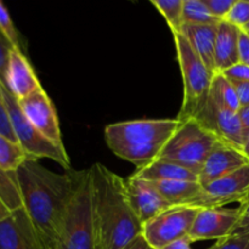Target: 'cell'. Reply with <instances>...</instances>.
<instances>
[{"label": "cell", "instance_id": "cell-1", "mask_svg": "<svg viewBox=\"0 0 249 249\" xmlns=\"http://www.w3.org/2000/svg\"><path fill=\"white\" fill-rule=\"evenodd\" d=\"M22 206L48 249H56L61 225L77 182V173H58L27 160L15 173Z\"/></svg>", "mask_w": 249, "mask_h": 249}, {"label": "cell", "instance_id": "cell-2", "mask_svg": "<svg viewBox=\"0 0 249 249\" xmlns=\"http://www.w3.org/2000/svg\"><path fill=\"white\" fill-rule=\"evenodd\" d=\"M97 249H124L142 235V224L134 213L125 180L101 163L89 169Z\"/></svg>", "mask_w": 249, "mask_h": 249}, {"label": "cell", "instance_id": "cell-3", "mask_svg": "<svg viewBox=\"0 0 249 249\" xmlns=\"http://www.w3.org/2000/svg\"><path fill=\"white\" fill-rule=\"evenodd\" d=\"M179 125L177 118L119 122L105 128V140L117 157L141 169L160 157Z\"/></svg>", "mask_w": 249, "mask_h": 249}, {"label": "cell", "instance_id": "cell-4", "mask_svg": "<svg viewBox=\"0 0 249 249\" xmlns=\"http://www.w3.org/2000/svg\"><path fill=\"white\" fill-rule=\"evenodd\" d=\"M56 249H97L89 169L77 172V182L63 216Z\"/></svg>", "mask_w": 249, "mask_h": 249}, {"label": "cell", "instance_id": "cell-5", "mask_svg": "<svg viewBox=\"0 0 249 249\" xmlns=\"http://www.w3.org/2000/svg\"><path fill=\"white\" fill-rule=\"evenodd\" d=\"M173 38L184 84L181 108L177 119L185 122L195 118L206 105L215 73L209 71L181 33L173 34Z\"/></svg>", "mask_w": 249, "mask_h": 249}, {"label": "cell", "instance_id": "cell-6", "mask_svg": "<svg viewBox=\"0 0 249 249\" xmlns=\"http://www.w3.org/2000/svg\"><path fill=\"white\" fill-rule=\"evenodd\" d=\"M219 142L220 141L196 119H187L180 122L158 158L178 163L199 174L206 160Z\"/></svg>", "mask_w": 249, "mask_h": 249}, {"label": "cell", "instance_id": "cell-7", "mask_svg": "<svg viewBox=\"0 0 249 249\" xmlns=\"http://www.w3.org/2000/svg\"><path fill=\"white\" fill-rule=\"evenodd\" d=\"M4 97L9 112L10 123L15 139L24 150L29 160L46 158L70 170L71 162L65 146H58L36 130L22 113L16 97L4 85Z\"/></svg>", "mask_w": 249, "mask_h": 249}, {"label": "cell", "instance_id": "cell-8", "mask_svg": "<svg viewBox=\"0 0 249 249\" xmlns=\"http://www.w3.org/2000/svg\"><path fill=\"white\" fill-rule=\"evenodd\" d=\"M199 208L173 206L143 224L142 236L153 249H160L179 238L187 237Z\"/></svg>", "mask_w": 249, "mask_h": 249}, {"label": "cell", "instance_id": "cell-9", "mask_svg": "<svg viewBox=\"0 0 249 249\" xmlns=\"http://www.w3.org/2000/svg\"><path fill=\"white\" fill-rule=\"evenodd\" d=\"M249 192V164L245 165L235 173L216 181L208 186L202 187V191L196 198L192 199L186 206L204 208H223L225 204L238 202L243 203Z\"/></svg>", "mask_w": 249, "mask_h": 249}, {"label": "cell", "instance_id": "cell-10", "mask_svg": "<svg viewBox=\"0 0 249 249\" xmlns=\"http://www.w3.org/2000/svg\"><path fill=\"white\" fill-rule=\"evenodd\" d=\"M195 119L203 128L211 131L220 142L243 151L246 136L237 112L221 108L208 97L206 105Z\"/></svg>", "mask_w": 249, "mask_h": 249}, {"label": "cell", "instance_id": "cell-11", "mask_svg": "<svg viewBox=\"0 0 249 249\" xmlns=\"http://www.w3.org/2000/svg\"><path fill=\"white\" fill-rule=\"evenodd\" d=\"M17 102L22 113L36 130L56 145L63 146L57 112L43 88Z\"/></svg>", "mask_w": 249, "mask_h": 249}, {"label": "cell", "instance_id": "cell-12", "mask_svg": "<svg viewBox=\"0 0 249 249\" xmlns=\"http://www.w3.org/2000/svg\"><path fill=\"white\" fill-rule=\"evenodd\" d=\"M238 218V208L199 209L190 230L189 238L191 242L202 240H220L232 233Z\"/></svg>", "mask_w": 249, "mask_h": 249}, {"label": "cell", "instance_id": "cell-13", "mask_svg": "<svg viewBox=\"0 0 249 249\" xmlns=\"http://www.w3.org/2000/svg\"><path fill=\"white\" fill-rule=\"evenodd\" d=\"M0 249H48L23 208L0 221Z\"/></svg>", "mask_w": 249, "mask_h": 249}, {"label": "cell", "instance_id": "cell-14", "mask_svg": "<svg viewBox=\"0 0 249 249\" xmlns=\"http://www.w3.org/2000/svg\"><path fill=\"white\" fill-rule=\"evenodd\" d=\"M247 164L249 158L242 150L219 142L204 162L198 174V182L202 187H206Z\"/></svg>", "mask_w": 249, "mask_h": 249}, {"label": "cell", "instance_id": "cell-15", "mask_svg": "<svg viewBox=\"0 0 249 249\" xmlns=\"http://www.w3.org/2000/svg\"><path fill=\"white\" fill-rule=\"evenodd\" d=\"M125 187L131 208L142 226L165 209L173 207L163 198L152 182L147 180L131 175L125 180Z\"/></svg>", "mask_w": 249, "mask_h": 249}, {"label": "cell", "instance_id": "cell-16", "mask_svg": "<svg viewBox=\"0 0 249 249\" xmlns=\"http://www.w3.org/2000/svg\"><path fill=\"white\" fill-rule=\"evenodd\" d=\"M5 87L16 100L24 99L43 88L21 48H14L10 53L5 74Z\"/></svg>", "mask_w": 249, "mask_h": 249}, {"label": "cell", "instance_id": "cell-17", "mask_svg": "<svg viewBox=\"0 0 249 249\" xmlns=\"http://www.w3.org/2000/svg\"><path fill=\"white\" fill-rule=\"evenodd\" d=\"M216 26L218 24L196 26V24L184 23L180 31L197 56L213 73H215Z\"/></svg>", "mask_w": 249, "mask_h": 249}, {"label": "cell", "instance_id": "cell-18", "mask_svg": "<svg viewBox=\"0 0 249 249\" xmlns=\"http://www.w3.org/2000/svg\"><path fill=\"white\" fill-rule=\"evenodd\" d=\"M238 38L240 28L221 19L216 26L215 40V73H221L238 60Z\"/></svg>", "mask_w": 249, "mask_h": 249}, {"label": "cell", "instance_id": "cell-19", "mask_svg": "<svg viewBox=\"0 0 249 249\" xmlns=\"http://www.w3.org/2000/svg\"><path fill=\"white\" fill-rule=\"evenodd\" d=\"M133 175L139 179L147 180L151 182L169 181V180L198 182V174L178 163L160 160V158H157L151 164L138 169Z\"/></svg>", "mask_w": 249, "mask_h": 249}, {"label": "cell", "instance_id": "cell-20", "mask_svg": "<svg viewBox=\"0 0 249 249\" xmlns=\"http://www.w3.org/2000/svg\"><path fill=\"white\" fill-rule=\"evenodd\" d=\"M152 184L170 206H186L202 191L199 182L195 181L169 180V181H155Z\"/></svg>", "mask_w": 249, "mask_h": 249}, {"label": "cell", "instance_id": "cell-21", "mask_svg": "<svg viewBox=\"0 0 249 249\" xmlns=\"http://www.w3.org/2000/svg\"><path fill=\"white\" fill-rule=\"evenodd\" d=\"M23 208L15 173L0 172V221Z\"/></svg>", "mask_w": 249, "mask_h": 249}, {"label": "cell", "instance_id": "cell-22", "mask_svg": "<svg viewBox=\"0 0 249 249\" xmlns=\"http://www.w3.org/2000/svg\"><path fill=\"white\" fill-rule=\"evenodd\" d=\"M208 97L221 108L230 109L232 112H238L241 108L235 87L221 73L214 74Z\"/></svg>", "mask_w": 249, "mask_h": 249}, {"label": "cell", "instance_id": "cell-23", "mask_svg": "<svg viewBox=\"0 0 249 249\" xmlns=\"http://www.w3.org/2000/svg\"><path fill=\"white\" fill-rule=\"evenodd\" d=\"M29 160L17 141L0 134V172L16 173V170Z\"/></svg>", "mask_w": 249, "mask_h": 249}, {"label": "cell", "instance_id": "cell-24", "mask_svg": "<svg viewBox=\"0 0 249 249\" xmlns=\"http://www.w3.org/2000/svg\"><path fill=\"white\" fill-rule=\"evenodd\" d=\"M182 21L186 24H218L219 19L209 12L203 0H184Z\"/></svg>", "mask_w": 249, "mask_h": 249}, {"label": "cell", "instance_id": "cell-25", "mask_svg": "<svg viewBox=\"0 0 249 249\" xmlns=\"http://www.w3.org/2000/svg\"><path fill=\"white\" fill-rule=\"evenodd\" d=\"M151 4L164 17L172 33H180L184 24V21H182L184 0H152Z\"/></svg>", "mask_w": 249, "mask_h": 249}, {"label": "cell", "instance_id": "cell-26", "mask_svg": "<svg viewBox=\"0 0 249 249\" xmlns=\"http://www.w3.org/2000/svg\"><path fill=\"white\" fill-rule=\"evenodd\" d=\"M224 21L229 22L238 28H243L246 24L249 23V1L236 0Z\"/></svg>", "mask_w": 249, "mask_h": 249}, {"label": "cell", "instance_id": "cell-27", "mask_svg": "<svg viewBox=\"0 0 249 249\" xmlns=\"http://www.w3.org/2000/svg\"><path fill=\"white\" fill-rule=\"evenodd\" d=\"M0 33L4 34L12 45L16 46V48H21L18 32H17L14 22H12L11 16H10L9 11H7L6 6L1 1H0Z\"/></svg>", "mask_w": 249, "mask_h": 249}, {"label": "cell", "instance_id": "cell-28", "mask_svg": "<svg viewBox=\"0 0 249 249\" xmlns=\"http://www.w3.org/2000/svg\"><path fill=\"white\" fill-rule=\"evenodd\" d=\"M209 249H249V232L226 236L216 241Z\"/></svg>", "mask_w": 249, "mask_h": 249}, {"label": "cell", "instance_id": "cell-29", "mask_svg": "<svg viewBox=\"0 0 249 249\" xmlns=\"http://www.w3.org/2000/svg\"><path fill=\"white\" fill-rule=\"evenodd\" d=\"M0 134L16 141L11 128V123H10L9 112H7L6 102H5L4 97V84L1 82H0Z\"/></svg>", "mask_w": 249, "mask_h": 249}, {"label": "cell", "instance_id": "cell-30", "mask_svg": "<svg viewBox=\"0 0 249 249\" xmlns=\"http://www.w3.org/2000/svg\"><path fill=\"white\" fill-rule=\"evenodd\" d=\"M206 6L208 7L209 12L213 15L215 18H218L219 21L224 19L226 17V15L229 14V11L231 10V7L233 6L236 0H203Z\"/></svg>", "mask_w": 249, "mask_h": 249}, {"label": "cell", "instance_id": "cell-31", "mask_svg": "<svg viewBox=\"0 0 249 249\" xmlns=\"http://www.w3.org/2000/svg\"><path fill=\"white\" fill-rule=\"evenodd\" d=\"M16 46L10 43L9 39L0 33V82L5 85V74H6L7 63H9V57L11 50Z\"/></svg>", "mask_w": 249, "mask_h": 249}, {"label": "cell", "instance_id": "cell-32", "mask_svg": "<svg viewBox=\"0 0 249 249\" xmlns=\"http://www.w3.org/2000/svg\"><path fill=\"white\" fill-rule=\"evenodd\" d=\"M221 74L232 83L249 82V66L238 62L236 65L231 66L228 70L223 71Z\"/></svg>", "mask_w": 249, "mask_h": 249}, {"label": "cell", "instance_id": "cell-33", "mask_svg": "<svg viewBox=\"0 0 249 249\" xmlns=\"http://www.w3.org/2000/svg\"><path fill=\"white\" fill-rule=\"evenodd\" d=\"M240 211V218L237 224L233 229L232 233H248L249 232V199L245 203L240 204L238 207ZM231 233V235H232Z\"/></svg>", "mask_w": 249, "mask_h": 249}, {"label": "cell", "instance_id": "cell-34", "mask_svg": "<svg viewBox=\"0 0 249 249\" xmlns=\"http://www.w3.org/2000/svg\"><path fill=\"white\" fill-rule=\"evenodd\" d=\"M238 60L241 63L249 66V34L241 28L238 38Z\"/></svg>", "mask_w": 249, "mask_h": 249}, {"label": "cell", "instance_id": "cell-35", "mask_svg": "<svg viewBox=\"0 0 249 249\" xmlns=\"http://www.w3.org/2000/svg\"><path fill=\"white\" fill-rule=\"evenodd\" d=\"M232 84L233 87H235L236 92H237L241 107L249 106V82L232 83Z\"/></svg>", "mask_w": 249, "mask_h": 249}, {"label": "cell", "instance_id": "cell-36", "mask_svg": "<svg viewBox=\"0 0 249 249\" xmlns=\"http://www.w3.org/2000/svg\"><path fill=\"white\" fill-rule=\"evenodd\" d=\"M237 113H238V117H240L241 123H242L246 140H247V138L249 136V106L241 107L240 111H238Z\"/></svg>", "mask_w": 249, "mask_h": 249}, {"label": "cell", "instance_id": "cell-37", "mask_svg": "<svg viewBox=\"0 0 249 249\" xmlns=\"http://www.w3.org/2000/svg\"><path fill=\"white\" fill-rule=\"evenodd\" d=\"M191 240L187 236V237L179 238V240L174 241V242L169 243V245L164 246L160 249H191Z\"/></svg>", "mask_w": 249, "mask_h": 249}, {"label": "cell", "instance_id": "cell-38", "mask_svg": "<svg viewBox=\"0 0 249 249\" xmlns=\"http://www.w3.org/2000/svg\"><path fill=\"white\" fill-rule=\"evenodd\" d=\"M124 249H153V248L148 245L147 241H146L145 238H143V236L141 235L139 236V237H136L133 242L129 243V245Z\"/></svg>", "mask_w": 249, "mask_h": 249}, {"label": "cell", "instance_id": "cell-39", "mask_svg": "<svg viewBox=\"0 0 249 249\" xmlns=\"http://www.w3.org/2000/svg\"><path fill=\"white\" fill-rule=\"evenodd\" d=\"M243 152H245L246 156L249 158V136L247 138V140H246L245 147H243Z\"/></svg>", "mask_w": 249, "mask_h": 249}, {"label": "cell", "instance_id": "cell-40", "mask_svg": "<svg viewBox=\"0 0 249 249\" xmlns=\"http://www.w3.org/2000/svg\"><path fill=\"white\" fill-rule=\"evenodd\" d=\"M241 29H243V31L247 32V33L249 34V23H248V24H246V26L243 27V28H241Z\"/></svg>", "mask_w": 249, "mask_h": 249}, {"label": "cell", "instance_id": "cell-41", "mask_svg": "<svg viewBox=\"0 0 249 249\" xmlns=\"http://www.w3.org/2000/svg\"><path fill=\"white\" fill-rule=\"evenodd\" d=\"M248 199H249V192L247 194V196H246V199H245V201H243V203H245V202H247ZM241 204H242V203H241Z\"/></svg>", "mask_w": 249, "mask_h": 249}]
</instances>
